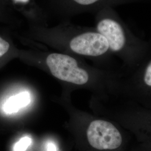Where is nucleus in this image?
Wrapping results in <instances>:
<instances>
[{
	"instance_id": "obj_1",
	"label": "nucleus",
	"mask_w": 151,
	"mask_h": 151,
	"mask_svg": "<svg viewBox=\"0 0 151 151\" xmlns=\"http://www.w3.org/2000/svg\"><path fill=\"white\" fill-rule=\"evenodd\" d=\"M25 32L37 40L65 47L82 56L97 59L113 54L106 39L95 27H81L68 20L52 27L28 25Z\"/></svg>"
},
{
	"instance_id": "obj_2",
	"label": "nucleus",
	"mask_w": 151,
	"mask_h": 151,
	"mask_svg": "<svg viewBox=\"0 0 151 151\" xmlns=\"http://www.w3.org/2000/svg\"><path fill=\"white\" fill-rule=\"evenodd\" d=\"M95 14V29L106 39L112 54L122 61L120 70L134 68L148 52L149 41L136 36L114 7L104 8Z\"/></svg>"
},
{
	"instance_id": "obj_3",
	"label": "nucleus",
	"mask_w": 151,
	"mask_h": 151,
	"mask_svg": "<svg viewBox=\"0 0 151 151\" xmlns=\"http://www.w3.org/2000/svg\"><path fill=\"white\" fill-rule=\"evenodd\" d=\"M111 111V118L133 135L138 143L151 148V109L118 99Z\"/></svg>"
},
{
	"instance_id": "obj_4",
	"label": "nucleus",
	"mask_w": 151,
	"mask_h": 151,
	"mask_svg": "<svg viewBox=\"0 0 151 151\" xmlns=\"http://www.w3.org/2000/svg\"><path fill=\"white\" fill-rule=\"evenodd\" d=\"M127 132L113 120L92 119L87 125V143L96 151H126L129 143Z\"/></svg>"
},
{
	"instance_id": "obj_5",
	"label": "nucleus",
	"mask_w": 151,
	"mask_h": 151,
	"mask_svg": "<svg viewBox=\"0 0 151 151\" xmlns=\"http://www.w3.org/2000/svg\"><path fill=\"white\" fill-rule=\"evenodd\" d=\"M45 64L51 73L62 81L77 85H86L92 78L93 73L87 67L68 54L52 53L45 57Z\"/></svg>"
},
{
	"instance_id": "obj_6",
	"label": "nucleus",
	"mask_w": 151,
	"mask_h": 151,
	"mask_svg": "<svg viewBox=\"0 0 151 151\" xmlns=\"http://www.w3.org/2000/svg\"><path fill=\"white\" fill-rule=\"evenodd\" d=\"M151 0H49L50 10L65 20L84 13H96L104 8Z\"/></svg>"
},
{
	"instance_id": "obj_7",
	"label": "nucleus",
	"mask_w": 151,
	"mask_h": 151,
	"mask_svg": "<svg viewBox=\"0 0 151 151\" xmlns=\"http://www.w3.org/2000/svg\"><path fill=\"white\" fill-rule=\"evenodd\" d=\"M12 10L22 15L29 25L48 26V16L37 0H2Z\"/></svg>"
},
{
	"instance_id": "obj_8",
	"label": "nucleus",
	"mask_w": 151,
	"mask_h": 151,
	"mask_svg": "<svg viewBox=\"0 0 151 151\" xmlns=\"http://www.w3.org/2000/svg\"><path fill=\"white\" fill-rule=\"evenodd\" d=\"M30 102V93L27 91L22 92L9 97L4 104L2 110L6 114L15 113L22 108L27 106Z\"/></svg>"
},
{
	"instance_id": "obj_9",
	"label": "nucleus",
	"mask_w": 151,
	"mask_h": 151,
	"mask_svg": "<svg viewBox=\"0 0 151 151\" xmlns=\"http://www.w3.org/2000/svg\"><path fill=\"white\" fill-rule=\"evenodd\" d=\"M0 22L12 29L20 27L22 25V20L16 12L6 5L2 0H0Z\"/></svg>"
},
{
	"instance_id": "obj_10",
	"label": "nucleus",
	"mask_w": 151,
	"mask_h": 151,
	"mask_svg": "<svg viewBox=\"0 0 151 151\" xmlns=\"http://www.w3.org/2000/svg\"><path fill=\"white\" fill-rule=\"evenodd\" d=\"M8 32L0 30V65L14 54L15 49Z\"/></svg>"
},
{
	"instance_id": "obj_11",
	"label": "nucleus",
	"mask_w": 151,
	"mask_h": 151,
	"mask_svg": "<svg viewBox=\"0 0 151 151\" xmlns=\"http://www.w3.org/2000/svg\"><path fill=\"white\" fill-rule=\"evenodd\" d=\"M32 143V139L29 137H24L15 144L14 151H26Z\"/></svg>"
},
{
	"instance_id": "obj_12",
	"label": "nucleus",
	"mask_w": 151,
	"mask_h": 151,
	"mask_svg": "<svg viewBox=\"0 0 151 151\" xmlns=\"http://www.w3.org/2000/svg\"><path fill=\"white\" fill-rule=\"evenodd\" d=\"M129 151H151V148L146 145L138 143V144L131 148Z\"/></svg>"
},
{
	"instance_id": "obj_13",
	"label": "nucleus",
	"mask_w": 151,
	"mask_h": 151,
	"mask_svg": "<svg viewBox=\"0 0 151 151\" xmlns=\"http://www.w3.org/2000/svg\"><path fill=\"white\" fill-rule=\"evenodd\" d=\"M47 151H57L55 145L53 142H49L47 146Z\"/></svg>"
}]
</instances>
